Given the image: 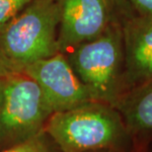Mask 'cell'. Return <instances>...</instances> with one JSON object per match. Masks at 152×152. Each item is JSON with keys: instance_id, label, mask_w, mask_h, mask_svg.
Listing matches in <instances>:
<instances>
[{"instance_id": "cell-1", "label": "cell", "mask_w": 152, "mask_h": 152, "mask_svg": "<svg viewBox=\"0 0 152 152\" xmlns=\"http://www.w3.org/2000/svg\"><path fill=\"white\" fill-rule=\"evenodd\" d=\"M45 132L61 152H127L132 134L114 106L96 101L51 114Z\"/></svg>"}, {"instance_id": "cell-2", "label": "cell", "mask_w": 152, "mask_h": 152, "mask_svg": "<svg viewBox=\"0 0 152 152\" xmlns=\"http://www.w3.org/2000/svg\"><path fill=\"white\" fill-rule=\"evenodd\" d=\"M57 0H33L0 33V45L19 71L59 53Z\"/></svg>"}, {"instance_id": "cell-3", "label": "cell", "mask_w": 152, "mask_h": 152, "mask_svg": "<svg viewBox=\"0 0 152 152\" xmlns=\"http://www.w3.org/2000/svg\"><path fill=\"white\" fill-rule=\"evenodd\" d=\"M93 101L114 106L120 99L124 62V37L109 25L101 36L69 51L67 57Z\"/></svg>"}, {"instance_id": "cell-4", "label": "cell", "mask_w": 152, "mask_h": 152, "mask_svg": "<svg viewBox=\"0 0 152 152\" xmlns=\"http://www.w3.org/2000/svg\"><path fill=\"white\" fill-rule=\"evenodd\" d=\"M50 115L34 79L22 71L8 76L0 104V152L44 132Z\"/></svg>"}, {"instance_id": "cell-5", "label": "cell", "mask_w": 152, "mask_h": 152, "mask_svg": "<svg viewBox=\"0 0 152 152\" xmlns=\"http://www.w3.org/2000/svg\"><path fill=\"white\" fill-rule=\"evenodd\" d=\"M22 72L37 82L51 114L93 101L63 53L31 63Z\"/></svg>"}, {"instance_id": "cell-6", "label": "cell", "mask_w": 152, "mask_h": 152, "mask_svg": "<svg viewBox=\"0 0 152 152\" xmlns=\"http://www.w3.org/2000/svg\"><path fill=\"white\" fill-rule=\"evenodd\" d=\"M60 18L57 44L60 53L101 36L109 26L107 0H57Z\"/></svg>"}, {"instance_id": "cell-7", "label": "cell", "mask_w": 152, "mask_h": 152, "mask_svg": "<svg viewBox=\"0 0 152 152\" xmlns=\"http://www.w3.org/2000/svg\"><path fill=\"white\" fill-rule=\"evenodd\" d=\"M123 37L126 81L142 85L152 80V19L129 21Z\"/></svg>"}, {"instance_id": "cell-8", "label": "cell", "mask_w": 152, "mask_h": 152, "mask_svg": "<svg viewBox=\"0 0 152 152\" xmlns=\"http://www.w3.org/2000/svg\"><path fill=\"white\" fill-rule=\"evenodd\" d=\"M130 133L152 132V80L140 85L115 105Z\"/></svg>"}, {"instance_id": "cell-9", "label": "cell", "mask_w": 152, "mask_h": 152, "mask_svg": "<svg viewBox=\"0 0 152 152\" xmlns=\"http://www.w3.org/2000/svg\"><path fill=\"white\" fill-rule=\"evenodd\" d=\"M50 136L44 130L30 140L2 152H53L50 144Z\"/></svg>"}, {"instance_id": "cell-10", "label": "cell", "mask_w": 152, "mask_h": 152, "mask_svg": "<svg viewBox=\"0 0 152 152\" xmlns=\"http://www.w3.org/2000/svg\"><path fill=\"white\" fill-rule=\"evenodd\" d=\"M33 0H0V33Z\"/></svg>"}, {"instance_id": "cell-11", "label": "cell", "mask_w": 152, "mask_h": 152, "mask_svg": "<svg viewBox=\"0 0 152 152\" xmlns=\"http://www.w3.org/2000/svg\"><path fill=\"white\" fill-rule=\"evenodd\" d=\"M20 72L15 66L12 64V62L9 60L2 50V48L0 45V78H7L11 74Z\"/></svg>"}, {"instance_id": "cell-12", "label": "cell", "mask_w": 152, "mask_h": 152, "mask_svg": "<svg viewBox=\"0 0 152 152\" xmlns=\"http://www.w3.org/2000/svg\"><path fill=\"white\" fill-rule=\"evenodd\" d=\"M141 16L152 19V0H130Z\"/></svg>"}, {"instance_id": "cell-13", "label": "cell", "mask_w": 152, "mask_h": 152, "mask_svg": "<svg viewBox=\"0 0 152 152\" xmlns=\"http://www.w3.org/2000/svg\"><path fill=\"white\" fill-rule=\"evenodd\" d=\"M5 79L6 78H0V104H1V101H2V98H3V91H4Z\"/></svg>"}, {"instance_id": "cell-14", "label": "cell", "mask_w": 152, "mask_h": 152, "mask_svg": "<svg viewBox=\"0 0 152 152\" xmlns=\"http://www.w3.org/2000/svg\"><path fill=\"white\" fill-rule=\"evenodd\" d=\"M99 152H115V151H99Z\"/></svg>"}, {"instance_id": "cell-15", "label": "cell", "mask_w": 152, "mask_h": 152, "mask_svg": "<svg viewBox=\"0 0 152 152\" xmlns=\"http://www.w3.org/2000/svg\"><path fill=\"white\" fill-rule=\"evenodd\" d=\"M107 1H108L109 3H111V2H112V0H107Z\"/></svg>"}]
</instances>
